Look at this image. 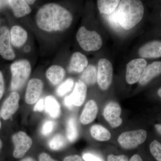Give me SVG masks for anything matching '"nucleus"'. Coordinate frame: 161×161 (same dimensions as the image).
<instances>
[{"label": "nucleus", "mask_w": 161, "mask_h": 161, "mask_svg": "<svg viewBox=\"0 0 161 161\" xmlns=\"http://www.w3.org/2000/svg\"><path fill=\"white\" fill-rule=\"evenodd\" d=\"M92 137L100 142L108 141L111 137V133L106 128L100 125H95L91 129Z\"/></svg>", "instance_id": "23"}, {"label": "nucleus", "mask_w": 161, "mask_h": 161, "mask_svg": "<svg viewBox=\"0 0 161 161\" xmlns=\"http://www.w3.org/2000/svg\"><path fill=\"white\" fill-rule=\"evenodd\" d=\"M66 137L71 142H75L78 135V127L76 119L74 117L69 119L67 123Z\"/></svg>", "instance_id": "25"}, {"label": "nucleus", "mask_w": 161, "mask_h": 161, "mask_svg": "<svg viewBox=\"0 0 161 161\" xmlns=\"http://www.w3.org/2000/svg\"><path fill=\"white\" fill-rule=\"evenodd\" d=\"M138 54L142 58H158L161 56L160 41L154 40L148 42L141 47Z\"/></svg>", "instance_id": "13"}, {"label": "nucleus", "mask_w": 161, "mask_h": 161, "mask_svg": "<svg viewBox=\"0 0 161 161\" xmlns=\"http://www.w3.org/2000/svg\"><path fill=\"white\" fill-rule=\"evenodd\" d=\"M66 141L62 134L58 133L54 136L48 142V146L51 150L58 151L66 146Z\"/></svg>", "instance_id": "26"}, {"label": "nucleus", "mask_w": 161, "mask_h": 161, "mask_svg": "<svg viewBox=\"0 0 161 161\" xmlns=\"http://www.w3.org/2000/svg\"><path fill=\"white\" fill-rule=\"evenodd\" d=\"M63 161H82V159L79 155H73L66 157Z\"/></svg>", "instance_id": "36"}, {"label": "nucleus", "mask_w": 161, "mask_h": 161, "mask_svg": "<svg viewBox=\"0 0 161 161\" xmlns=\"http://www.w3.org/2000/svg\"><path fill=\"white\" fill-rule=\"evenodd\" d=\"M39 161H58L52 158L51 157L45 153H42L39 157Z\"/></svg>", "instance_id": "34"}, {"label": "nucleus", "mask_w": 161, "mask_h": 161, "mask_svg": "<svg viewBox=\"0 0 161 161\" xmlns=\"http://www.w3.org/2000/svg\"><path fill=\"white\" fill-rule=\"evenodd\" d=\"M43 81L37 78L30 80L25 95V101L29 104H33L38 101L43 91Z\"/></svg>", "instance_id": "11"}, {"label": "nucleus", "mask_w": 161, "mask_h": 161, "mask_svg": "<svg viewBox=\"0 0 161 161\" xmlns=\"http://www.w3.org/2000/svg\"><path fill=\"white\" fill-rule=\"evenodd\" d=\"M55 123L52 120H47L43 123L41 132L43 135L47 136L52 133L54 129Z\"/></svg>", "instance_id": "30"}, {"label": "nucleus", "mask_w": 161, "mask_h": 161, "mask_svg": "<svg viewBox=\"0 0 161 161\" xmlns=\"http://www.w3.org/2000/svg\"><path fill=\"white\" fill-rule=\"evenodd\" d=\"M98 107L93 100L89 101L86 104L80 116V121L83 125H87L92 122L98 115Z\"/></svg>", "instance_id": "17"}, {"label": "nucleus", "mask_w": 161, "mask_h": 161, "mask_svg": "<svg viewBox=\"0 0 161 161\" xmlns=\"http://www.w3.org/2000/svg\"><path fill=\"white\" fill-rule=\"evenodd\" d=\"M147 133L145 130H137L123 132L119 136L118 142L126 150L135 149L145 142Z\"/></svg>", "instance_id": "5"}, {"label": "nucleus", "mask_w": 161, "mask_h": 161, "mask_svg": "<svg viewBox=\"0 0 161 161\" xmlns=\"http://www.w3.org/2000/svg\"><path fill=\"white\" fill-rule=\"evenodd\" d=\"M108 161H129V158L126 156L121 155L115 156L110 154L108 156Z\"/></svg>", "instance_id": "32"}, {"label": "nucleus", "mask_w": 161, "mask_h": 161, "mask_svg": "<svg viewBox=\"0 0 161 161\" xmlns=\"http://www.w3.org/2000/svg\"><path fill=\"white\" fill-rule=\"evenodd\" d=\"M97 71L93 65H89L84 70L80 77V80L86 85L92 86L97 82Z\"/></svg>", "instance_id": "22"}, {"label": "nucleus", "mask_w": 161, "mask_h": 161, "mask_svg": "<svg viewBox=\"0 0 161 161\" xmlns=\"http://www.w3.org/2000/svg\"><path fill=\"white\" fill-rule=\"evenodd\" d=\"M11 43L16 47H21L25 44L27 40V33L25 30L19 26L12 27L10 32Z\"/></svg>", "instance_id": "18"}, {"label": "nucleus", "mask_w": 161, "mask_h": 161, "mask_svg": "<svg viewBox=\"0 0 161 161\" xmlns=\"http://www.w3.org/2000/svg\"><path fill=\"white\" fill-rule=\"evenodd\" d=\"M44 109L53 118H58L60 115V107L59 103L52 95L47 96L44 100Z\"/></svg>", "instance_id": "21"}, {"label": "nucleus", "mask_w": 161, "mask_h": 161, "mask_svg": "<svg viewBox=\"0 0 161 161\" xmlns=\"http://www.w3.org/2000/svg\"><path fill=\"white\" fill-rule=\"evenodd\" d=\"M19 95L17 92H12L3 102L0 111L1 117L4 120L9 119L19 108Z\"/></svg>", "instance_id": "10"}, {"label": "nucleus", "mask_w": 161, "mask_h": 161, "mask_svg": "<svg viewBox=\"0 0 161 161\" xmlns=\"http://www.w3.org/2000/svg\"><path fill=\"white\" fill-rule=\"evenodd\" d=\"M3 0H0V7L3 5Z\"/></svg>", "instance_id": "43"}, {"label": "nucleus", "mask_w": 161, "mask_h": 161, "mask_svg": "<svg viewBox=\"0 0 161 161\" xmlns=\"http://www.w3.org/2000/svg\"><path fill=\"white\" fill-rule=\"evenodd\" d=\"M151 154L157 161H161V144L158 141L154 140L150 144Z\"/></svg>", "instance_id": "28"}, {"label": "nucleus", "mask_w": 161, "mask_h": 161, "mask_svg": "<svg viewBox=\"0 0 161 161\" xmlns=\"http://www.w3.org/2000/svg\"><path fill=\"white\" fill-rule=\"evenodd\" d=\"M1 114H0V130H1V126H2V123H1Z\"/></svg>", "instance_id": "44"}, {"label": "nucleus", "mask_w": 161, "mask_h": 161, "mask_svg": "<svg viewBox=\"0 0 161 161\" xmlns=\"http://www.w3.org/2000/svg\"><path fill=\"white\" fill-rule=\"evenodd\" d=\"M76 39L80 47L86 51H95L100 49L103 40L97 32L88 30L85 26L78 30Z\"/></svg>", "instance_id": "4"}, {"label": "nucleus", "mask_w": 161, "mask_h": 161, "mask_svg": "<svg viewBox=\"0 0 161 161\" xmlns=\"http://www.w3.org/2000/svg\"><path fill=\"white\" fill-rule=\"evenodd\" d=\"M10 70L12 74L10 89L14 92L20 89L29 78L31 71V65L27 60H18L11 64Z\"/></svg>", "instance_id": "3"}, {"label": "nucleus", "mask_w": 161, "mask_h": 161, "mask_svg": "<svg viewBox=\"0 0 161 161\" xmlns=\"http://www.w3.org/2000/svg\"><path fill=\"white\" fill-rule=\"evenodd\" d=\"M105 15L106 19L110 26L115 30L119 31L122 28L119 23L115 10L110 14Z\"/></svg>", "instance_id": "29"}, {"label": "nucleus", "mask_w": 161, "mask_h": 161, "mask_svg": "<svg viewBox=\"0 0 161 161\" xmlns=\"http://www.w3.org/2000/svg\"><path fill=\"white\" fill-rule=\"evenodd\" d=\"M158 95L159 97H161V89L160 88L158 90Z\"/></svg>", "instance_id": "41"}, {"label": "nucleus", "mask_w": 161, "mask_h": 161, "mask_svg": "<svg viewBox=\"0 0 161 161\" xmlns=\"http://www.w3.org/2000/svg\"><path fill=\"white\" fill-rule=\"evenodd\" d=\"M2 147H3V142L0 139V152H1V149H2Z\"/></svg>", "instance_id": "42"}, {"label": "nucleus", "mask_w": 161, "mask_h": 161, "mask_svg": "<svg viewBox=\"0 0 161 161\" xmlns=\"http://www.w3.org/2000/svg\"><path fill=\"white\" fill-rule=\"evenodd\" d=\"M120 0H98L97 5L100 14H109L116 9Z\"/></svg>", "instance_id": "24"}, {"label": "nucleus", "mask_w": 161, "mask_h": 161, "mask_svg": "<svg viewBox=\"0 0 161 161\" xmlns=\"http://www.w3.org/2000/svg\"><path fill=\"white\" fill-rule=\"evenodd\" d=\"M73 19L69 11L56 3H49L42 6L36 17L38 27L47 32L65 30L71 25Z\"/></svg>", "instance_id": "1"}, {"label": "nucleus", "mask_w": 161, "mask_h": 161, "mask_svg": "<svg viewBox=\"0 0 161 161\" xmlns=\"http://www.w3.org/2000/svg\"><path fill=\"white\" fill-rule=\"evenodd\" d=\"M82 158L85 161H103L98 156L89 153H85L82 155Z\"/></svg>", "instance_id": "31"}, {"label": "nucleus", "mask_w": 161, "mask_h": 161, "mask_svg": "<svg viewBox=\"0 0 161 161\" xmlns=\"http://www.w3.org/2000/svg\"><path fill=\"white\" fill-rule=\"evenodd\" d=\"M21 161H36L34 158L31 157H27L26 158L23 159Z\"/></svg>", "instance_id": "39"}, {"label": "nucleus", "mask_w": 161, "mask_h": 161, "mask_svg": "<svg viewBox=\"0 0 161 161\" xmlns=\"http://www.w3.org/2000/svg\"><path fill=\"white\" fill-rule=\"evenodd\" d=\"M44 109V100L43 98H41L36 104L34 108L35 112H41Z\"/></svg>", "instance_id": "33"}, {"label": "nucleus", "mask_w": 161, "mask_h": 161, "mask_svg": "<svg viewBox=\"0 0 161 161\" xmlns=\"http://www.w3.org/2000/svg\"><path fill=\"white\" fill-rule=\"evenodd\" d=\"M8 2L16 17H23L31 13V8L25 0H8Z\"/></svg>", "instance_id": "19"}, {"label": "nucleus", "mask_w": 161, "mask_h": 161, "mask_svg": "<svg viewBox=\"0 0 161 161\" xmlns=\"http://www.w3.org/2000/svg\"><path fill=\"white\" fill-rule=\"evenodd\" d=\"M0 55L6 60L14 59L15 55L12 48L10 34L8 29L3 27L0 33Z\"/></svg>", "instance_id": "12"}, {"label": "nucleus", "mask_w": 161, "mask_h": 161, "mask_svg": "<svg viewBox=\"0 0 161 161\" xmlns=\"http://www.w3.org/2000/svg\"><path fill=\"white\" fill-rule=\"evenodd\" d=\"M28 5H32L34 4L36 0H25Z\"/></svg>", "instance_id": "40"}, {"label": "nucleus", "mask_w": 161, "mask_h": 161, "mask_svg": "<svg viewBox=\"0 0 161 161\" xmlns=\"http://www.w3.org/2000/svg\"><path fill=\"white\" fill-rule=\"evenodd\" d=\"M121 111L119 105L115 102L109 103L105 107L104 117L112 128H117L122 123V119L120 118Z\"/></svg>", "instance_id": "9"}, {"label": "nucleus", "mask_w": 161, "mask_h": 161, "mask_svg": "<svg viewBox=\"0 0 161 161\" xmlns=\"http://www.w3.org/2000/svg\"><path fill=\"white\" fill-rule=\"evenodd\" d=\"M12 140L14 146L13 156L16 158H22L24 157L32 144L31 138L22 131L14 134L12 136Z\"/></svg>", "instance_id": "7"}, {"label": "nucleus", "mask_w": 161, "mask_h": 161, "mask_svg": "<svg viewBox=\"0 0 161 161\" xmlns=\"http://www.w3.org/2000/svg\"><path fill=\"white\" fill-rule=\"evenodd\" d=\"M147 64V61L143 58L131 60L127 64L126 80L127 83L132 85L138 82Z\"/></svg>", "instance_id": "8"}, {"label": "nucleus", "mask_w": 161, "mask_h": 161, "mask_svg": "<svg viewBox=\"0 0 161 161\" xmlns=\"http://www.w3.org/2000/svg\"><path fill=\"white\" fill-rule=\"evenodd\" d=\"M129 161H143V160L140 156L138 154H135L131 158Z\"/></svg>", "instance_id": "37"}, {"label": "nucleus", "mask_w": 161, "mask_h": 161, "mask_svg": "<svg viewBox=\"0 0 161 161\" xmlns=\"http://www.w3.org/2000/svg\"><path fill=\"white\" fill-rule=\"evenodd\" d=\"M86 94L87 86L79 80L75 83L73 92L67 97L74 106L80 107L84 102Z\"/></svg>", "instance_id": "14"}, {"label": "nucleus", "mask_w": 161, "mask_h": 161, "mask_svg": "<svg viewBox=\"0 0 161 161\" xmlns=\"http://www.w3.org/2000/svg\"><path fill=\"white\" fill-rule=\"evenodd\" d=\"M155 127L157 131L159 133L161 134V124H156L155 125Z\"/></svg>", "instance_id": "38"}, {"label": "nucleus", "mask_w": 161, "mask_h": 161, "mask_svg": "<svg viewBox=\"0 0 161 161\" xmlns=\"http://www.w3.org/2000/svg\"><path fill=\"white\" fill-rule=\"evenodd\" d=\"M74 85V80L72 78H68L62 83L60 84L57 90V94L60 97L64 96L65 94L68 93Z\"/></svg>", "instance_id": "27"}, {"label": "nucleus", "mask_w": 161, "mask_h": 161, "mask_svg": "<svg viewBox=\"0 0 161 161\" xmlns=\"http://www.w3.org/2000/svg\"><path fill=\"white\" fill-rule=\"evenodd\" d=\"M46 75L47 78L52 84L57 86L63 80L65 75V71L61 66L54 65L48 69Z\"/></svg>", "instance_id": "20"}, {"label": "nucleus", "mask_w": 161, "mask_h": 161, "mask_svg": "<svg viewBox=\"0 0 161 161\" xmlns=\"http://www.w3.org/2000/svg\"><path fill=\"white\" fill-rule=\"evenodd\" d=\"M115 11L121 28L129 30L142 19L144 7L140 0H121Z\"/></svg>", "instance_id": "2"}, {"label": "nucleus", "mask_w": 161, "mask_h": 161, "mask_svg": "<svg viewBox=\"0 0 161 161\" xmlns=\"http://www.w3.org/2000/svg\"><path fill=\"white\" fill-rule=\"evenodd\" d=\"M113 79V67L109 60L105 58L98 62L97 81L102 90H108L111 86Z\"/></svg>", "instance_id": "6"}, {"label": "nucleus", "mask_w": 161, "mask_h": 161, "mask_svg": "<svg viewBox=\"0 0 161 161\" xmlns=\"http://www.w3.org/2000/svg\"><path fill=\"white\" fill-rule=\"evenodd\" d=\"M5 90V83L3 73L0 71V100L3 97Z\"/></svg>", "instance_id": "35"}, {"label": "nucleus", "mask_w": 161, "mask_h": 161, "mask_svg": "<svg viewBox=\"0 0 161 161\" xmlns=\"http://www.w3.org/2000/svg\"><path fill=\"white\" fill-rule=\"evenodd\" d=\"M161 61H155L149 64L145 68L139 80L140 84L145 86L149 83L153 78L160 75Z\"/></svg>", "instance_id": "15"}, {"label": "nucleus", "mask_w": 161, "mask_h": 161, "mask_svg": "<svg viewBox=\"0 0 161 161\" xmlns=\"http://www.w3.org/2000/svg\"><path fill=\"white\" fill-rule=\"evenodd\" d=\"M88 64V60L85 55L76 52L72 55L68 67L69 72L80 73L83 72Z\"/></svg>", "instance_id": "16"}]
</instances>
